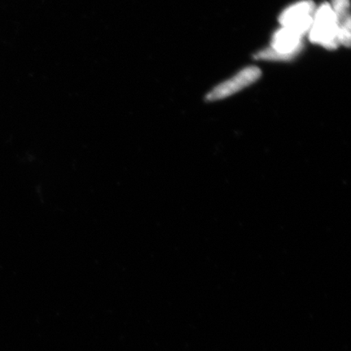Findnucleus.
Here are the masks:
<instances>
[{
  "label": "nucleus",
  "instance_id": "f257e3e1",
  "mask_svg": "<svg viewBox=\"0 0 351 351\" xmlns=\"http://www.w3.org/2000/svg\"><path fill=\"white\" fill-rule=\"evenodd\" d=\"M308 35L311 43L319 44L328 50H335L339 47L336 17L329 3L324 2L315 8Z\"/></svg>",
  "mask_w": 351,
  "mask_h": 351
},
{
  "label": "nucleus",
  "instance_id": "f03ea898",
  "mask_svg": "<svg viewBox=\"0 0 351 351\" xmlns=\"http://www.w3.org/2000/svg\"><path fill=\"white\" fill-rule=\"evenodd\" d=\"M261 69L256 66H250L241 70L235 76L228 79L226 82L215 87L206 96L208 102L221 100L230 96L238 93L241 90L256 82L261 77Z\"/></svg>",
  "mask_w": 351,
  "mask_h": 351
},
{
  "label": "nucleus",
  "instance_id": "7ed1b4c3",
  "mask_svg": "<svg viewBox=\"0 0 351 351\" xmlns=\"http://www.w3.org/2000/svg\"><path fill=\"white\" fill-rule=\"evenodd\" d=\"M315 5L311 0L292 4L285 8L279 16V23L282 27H288L296 30L297 32L305 35L308 34L313 24Z\"/></svg>",
  "mask_w": 351,
  "mask_h": 351
},
{
  "label": "nucleus",
  "instance_id": "20e7f679",
  "mask_svg": "<svg viewBox=\"0 0 351 351\" xmlns=\"http://www.w3.org/2000/svg\"><path fill=\"white\" fill-rule=\"evenodd\" d=\"M332 10L335 13L340 45L350 47L351 16L350 0H331Z\"/></svg>",
  "mask_w": 351,
  "mask_h": 351
}]
</instances>
